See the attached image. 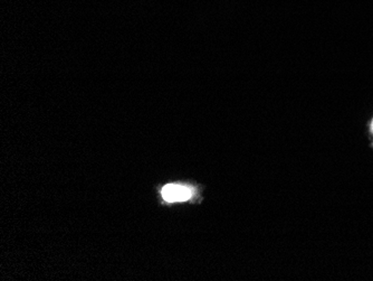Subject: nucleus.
<instances>
[{"instance_id":"obj_1","label":"nucleus","mask_w":373,"mask_h":281,"mask_svg":"<svg viewBox=\"0 0 373 281\" xmlns=\"http://www.w3.org/2000/svg\"><path fill=\"white\" fill-rule=\"evenodd\" d=\"M161 194L167 202H183L190 198L192 193L188 187L171 184L164 186Z\"/></svg>"}]
</instances>
